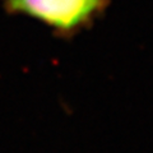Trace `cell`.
<instances>
[{"label":"cell","instance_id":"obj_1","mask_svg":"<svg viewBox=\"0 0 153 153\" xmlns=\"http://www.w3.org/2000/svg\"><path fill=\"white\" fill-rule=\"evenodd\" d=\"M9 16L31 18L61 40L91 30L107 13L111 0H0Z\"/></svg>","mask_w":153,"mask_h":153}]
</instances>
